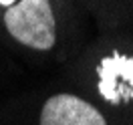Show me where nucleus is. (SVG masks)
<instances>
[{
  "instance_id": "nucleus-1",
  "label": "nucleus",
  "mask_w": 133,
  "mask_h": 125,
  "mask_svg": "<svg viewBox=\"0 0 133 125\" xmlns=\"http://www.w3.org/2000/svg\"><path fill=\"white\" fill-rule=\"evenodd\" d=\"M8 34L34 50H50L57 42V20L50 0H18L4 12Z\"/></svg>"
},
{
  "instance_id": "nucleus-2",
  "label": "nucleus",
  "mask_w": 133,
  "mask_h": 125,
  "mask_svg": "<svg viewBox=\"0 0 133 125\" xmlns=\"http://www.w3.org/2000/svg\"><path fill=\"white\" fill-rule=\"evenodd\" d=\"M38 125H107L101 111L73 93H57L44 101Z\"/></svg>"
},
{
  "instance_id": "nucleus-3",
  "label": "nucleus",
  "mask_w": 133,
  "mask_h": 125,
  "mask_svg": "<svg viewBox=\"0 0 133 125\" xmlns=\"http://www.w3.org/2000/svg\"><path fill=\"white\" fill-rule=\"evenodd\" d=\"M99 95L109 105H123L133 101V57L111 55L97 67Z\"/></svg>"
},
{
  "instance_id": "nucleus-4",
  "label": "nucleus",
  "mask_w": 133,
  "mask_h": 125,
  "mask_svg": "<svg viewBox=\"0 0 133 125\" xmlns=\"http://www.w3.org/2000/svg\"><path fill=\"white\" fill-rule=\"evenodd\" d=\"M14 2H18V0H0V6H6V8H8V6H12Z\"/></svg>"
}]
</instances>
